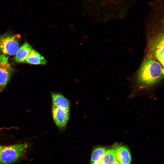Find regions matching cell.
<instances>
[{"mask_svg":"<svg viewBox=\"0 0 164 164\" xmlns=\"http://www.w3.org/2000/svg\"><path fill=\"white\" fill-rule=\"evenodd\" d=\"M163 67L150 54L143 60L138 70L137 80L142 86L148 87L160 81L164 77Z\"/></svg>","mask_w":164,"mask_h":164,"instance_id":"obj_1","label":"cell"},{"mask_svg":"<svg viewBox=\"0 0 164 164\" xmlns=\"http://www.w3.org/2000/svg\"><path fill=\"white\" fill-rule=\"evenodd\" d=\"M96 8L108 16L122 17L130 8L133 0H93Z\"/></svg>","mask_w":164,"mask_h":164,"instance_id":"obj_2","label":"cell"},{"mask_svg":"<svg viewBox=\"0 0 164 164\" xmlns=\"http://www.w3.org/2000/svg\"><path fill=\"white\" fill-rule=\"evenodd\" d=\"M27 143L4 146L0 150V164H11L18 160L27 148Z\"/></svg>","mask_w":164,"mask_h":164,"instance_id":"obj_3","label":"cell"},{"mask_svg":"<svg viewBox=\"0 0 164 164\" xmlns=\"http://www.w3.org/2000/svg\"><path fill=\"white\" fill-rule=\"evenodd\" d=\"M164 33L161 29L156 31L149 39L150 54L164 66Z\"/></svg>","mask_w":164,"mask_h":164,"instance_id":"obj_4","label":"cell"},{"mask_svg":"<svg viewBox=\"0 0 164 164\" xmlns=\"http://www.w3.org/2000/svg\"><path fill=\"white\" fill-rule=\"evenodd\" d=\"M19 34L5 33L0 35V52L2 54L12 55L15 54L19 48Z\"/></svg>","mask_w":164,"mask_h":164,"instance_id":"obj_5","label":"cell"},{"mask_svg":"<svg viewBox=\"0 0 164 164\" xmlns=\"http://www.w3.org/2000/svg\"><path fill=\"white\" fill-rule=\"evenodd\" d=\"M13 69L8 61V57L0 55V93L2 92L10 80Z\"/></svg>","mask_w":164,"mask_h":164,"instance_id":"obj_6","label":"cell"},{"mask_svg":"<svg viewBox=\"0 0 164 164\" xmlns=\"http://www.w3.org/2000/svg\"><path fill=\"white\" fill-rule=\"evenodd\" d=\"M52 117L57 127L61 130L66 128L70 116V109L52 105Z\"/></svg>","mask_w":164,"mask_h":164,"instance_id":"obj_7","label":"cell"},{"mask_svg":"<svg viewBox=\"0 0 164 164\" xmlns=\"http://www.w3.org/2000/svg\"><path fill=\"white\" fill-rule=\"evenodd\" d=\"M117 160L121 164H130L131 157L128 149L122 146L115 148Z\"/></svg>","mask_w":164,"mask_h":164,"instance_id":"obj_8","label":"cell"},{"mask_svg":"<svg viewBox=\"0 0 164 164\" xmlns=\"http://www.w3.org/2000/svg\"><path fill=\"white\" fill-rule=\"evenodd\" d=\"M52 105L70 109V102L69 100L62 94L52 92L51 93Z\"/></svg>","mask_w":164,"mask_h":164,"instance_id":"obj_9","label":"cell"},{"mask_svg":"<svg viewBox=\"0 0 164 164\" xmlns=\"http://www.w3.org/2000/svg\"><path fill=\"white\" fill-rule=\"evenodd\" d=\"M32 50L30 45L27 42H25L18 49L16 53L15 57L16 61L18 63L25 62Z\"/></svg>","mask_w":164,"mask_h":164,"instance_id":"obj_10","label":"cell"},{"mask_svg":"<svg viewBox=\"0 0 164 164\" xmlns=\"http://www.w3.org/2000/svg\"><path fill=\"white\" fill-rule=\"evenodd\" d=\"M25 62L34 65H44L47 63L46 59L36 51L32 50Z\"/></svg>","mask_w":164,"mask_h":164,"instance_id":"obj_11","label":"cell"},{"mask_svg":"<svg viewBox=\"0 0 164 164\" xmlns=\"http://www.w3.org/2000/svg\"><path fill=\"white\" fill-rule=\"evenodd\" d=\"M117 160L115 149H111L106 151L100 162L101 164H114Z\"/></svg>","mask_w":164,"mask_h":164,"instance_id":"obj_12","label":"cell"},{"mask_svg":"<svg viewBox=\"0 0 164 164\" xmlns=\"http://www.w3.org/2000/svg\"><path fill=\"white\" fill-rule=\"evenodd\" d=\"M106 149L103 147H98L93 151L91 158V163H97L101 159L106 151Z\"/></svg>","mask_w":164,"mask_h":164,"instance_id":"obj_13","label":"cell"},{"mask_svg":"<svg viewBox=\"0 0 164 164\" xmlns=\"http://www.w3.org/2000/svg\"><path fill=\"white\" fill-rule=\"evenodd\" d=\"M91 164H101V162L99 161L97 163H91Z\"/></svg>","mask_w":164,"mask_h":164,"instance_id":"obj_14","label":"cell"},{"mask_svg":"<svg viewBox=\"0 0 164 164\" xmlns=\"http://www.w3.org/2000/svg\"><path fill=\"white\" fill-rule=\"evenodd\" d=\"M114 164H121L118 161H117Z\"/></svg>","mask_w":164,"mask_h":164,"instance_id":"obj_15","label":"cell"},{"mask_svg":"<svg viewBox=\"0 0 164 164\" xmlns=\"http://www.w3.org/2000/svg\"><path fill=\"white\" fill-rule=\"evenodd\" d=\"M4 146L0 145V150L1 149L4 147Z\"/></svg>","mask_w":164,"mask_h":164,"instance_id":"obj_16","label":"cell"}]
</instances>
